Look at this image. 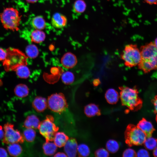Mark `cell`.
<instances>
[{
    "mask_svg": "<svg viewBox=\"0 0 157 157\" xmlns=\"http://www.w3.org/2000/svg\"><path fill=\"white\" fill-rule=\"evenodd\" d=\"M141 59L138 64V68L147 73L157 68V49L154 42H150L141 46L140 49Z\"/></svg>",
    "mask_w": 157,
    "mask_h": 157,
    "instance_id": "cell-1",
    "label": "cell"
},
{
    "mask_svg": "<svg viewBox=\"0 0 157 157\" xmlns=\"http://www.w3.org/2000/svg\"><path fill=\"white\" fill-rule=\"evenodd\" d=\"M119 88L122 105L134 111H137L142 108V101L138 96L139 92L136 87L131 88L123 86Z\"/></svg>",
    "mask_w": 157,
    "mask_h": 157,
    "instance_id": "cell-2",
    "label": "cell"
},
{
    "mask_svg": "<svg viewBox=\"0 0 157 157\" xmlns=\"http://www.w3.org/2000/svg\"><path fill=\"white\" fill-rule=\"evenodd\" d=\"M1 23L7 30L17 31L19 28L21 16L18 10L13 7L7 8L0 14Z\"/></svg>",
    "mask_w": 157,
    "mask_h": 157,
    "instance_id": "cell-3",
    "label": "cell"
},
{
    "mask_svg": "<svg viewBox=\"0 0 157 157\" xmlns=\"http://www.w3.org/2000/svg\"><path fill=\"white\" fill-rule=\"evenodd\" d=\"M121 57L125 65L130 67L138 65L141 59L140 50L135 44L126 45L121 53Z\"/></svg>",
    "mask_w": 157,
    "mask_h": 157,
    "instance_id": "cell-4",
    "label": "cell"
},
{
    "mask_svg": "<svg viewBox=\"0 0 157 157\" xmlns=\"http://www.w3.org/2000/svg\"><path fill=\"white\" fill-rule=\"evenodd\" d=\"M126 144L130 147L143 144L147 137L145 134L133 124L128 125L124 132Z\"/></svg>",
    "mask_w": 157,
    "mask_h": 157,
    "instance_id": "cell-5",
    "label": "cell"
},
{
    "mask_svg": "<svg viewBox=\"0 0 157 157\" xmlns=\"http://www.w3.org/2000/svg\"><path fill=\"white\" fill-rule=\"evenodd\" d=\"M54 121L52 116L47 115L40 124L38 129L40 134L45 138L46 142L53 141L55 135L58 130V127L54 123Z\"/></svg>",
    "mask_w": 157,
    "mask_h": 157,
    "instance_id": "cell-6",
    "label": "cell"
},
{
    "mask_svg": "<svg viewBox=\"0 0 157 157\" xmlns=\"http://www.w3.org/2000/svg\"><path fill=\"white\" fill-rule=\"evenodd\" d=\"M4 135L3 142L7 144L17 143H23L25 140L22 134L17 129L14 128V125L7 123L3 126Z\"/></svg>",
    "mask_w": 157,
    "mask_h": 157,
    "instance_id": "cell-7",
    "label": "cell"
},
{
    "mask_svg": "<svg viewBox=\"0 0 157 157\" xmlns=\"http://www.w3.org/2000/svg\"><path fill=\"white\" fill-rule=\"evenodd\" d=\"M48 107L52 111L60 113L65 111L68 104L65 97L61 93H56L48 97Z\"/></svg>",
    "mask_w": 157,
    "mask_h": 157,
    "instance_id": "cell-8",
    "label": "cell"
},
{
    "mask_svg": "<svg viewBox=\"0 0 157 157\" xmlns=\"http://www.w3.org/2000/svg\"><path fill=\"white\" fill-rule=\"evenodd\" d=\"M26 59L25 56L18 50H10L7 52L4 66L8 69H15L19 65L26 64Z\"/></svg>",
    "mask_w": 157,
    "mask_h": 157,
    "instance_id": "cell-9",
    "label": "cell"
},
{
    "mask_svg": "<svg viewBox=\"0 0 157 157\" xmlns=\"http://www.w3.org/2000/svg\"><path fill=\"white\" fill-rule=\"evenodd\" d=\"M78 144L76 140L74 138H69L64 146V151L68 157H74L77 153Z\"/></svg>",
    "mask_w": 157,
    "mask_h": 157,
    "instance_id": "cell-10",
    "label": "cell"
},
{
    "mask_svg": "<svg viewBox=\"0 0 157 157\" xmlns=\"http://www.w3.org/2000/svg\"><path fill=\"white\" fill-rule=\"evenodd\" d=\"M67 19L64 15L58 13H54L51 19L52 25L57 28H63L67 25Z\"/></svg>",
    "mask_w": 157,
    "mask_h": 157,
    "instance_id": "cell-11",
    "label": "cell"
},
{
    "mask_svg": "<svg viewBox=\"0 0 157 157\" xmlns=\"http://www.w3.org/2000/svg\"><path fill=\"white\" fill-rule=\"evenodd\" d=\"M145 134L147 138L151 137L155 130L151 123L143 118L138 123L136 126Z\"/></svg>",
    "mask_w": 157,
    "mask_h": 157,
    "instance_id": "cell-12",
    "label": "cell"
},
{
    "mask_svg": "<svg viewBox=\"0 0 157 157\" xmlns=\"http://www.w3.org/2000/svg\"><path fill=\"white\" fill-rule=\"evenodd\" d=\"M77 59L75 55L71 52L65 54L61 58V62L63 66L67 69L74 67L77 63Z\"/></svg>",
    "mask_w": 157,
    "mask_h": 157,
    "instance_id": "cell-13",
    "label": "cell"
},
{
    "mask_svg": "<svg viewBox=\"0 0 157 157\" xmlns=\"http://www.w3.org/2000/svg\"><path fill=\"white\" fill-rule=\"evenodd\" d=\"M40 122L36 116L31 115L26 117L24 122V126L26 128L38 129Z\"/></svg>",
    "mask_w": 157,
    "mask_h": 157,
    "instance_id": "cell-14",
    "label": "cell"
},
{
    "mask_svg": "<svg viewBox=\"0 0 157 157\" xmlns=\"http://www.w3.org/2000/svg\"><path fill=\"white\" fill-rule=\"evenodd\" d=\"M32 104L33 108L38 112H43L48 106L47 100L45 98L40 96L35 97Z\"/></svg>",
    "mask_w": 157,
    "mask_h": 157,
    "instance_id": "cell-15",
    "label": "cell"
},
{
    "mask_svg": "<svg viewBox=\"0 0 157 157\" xmlns=\"http://www.w3.org/2000/svg\"><path fill=\"white\" fill-rule=\"evenodd\" d=\"M84 113L88 117H92L95 116H100L101 114V110L99 106L94 104H90L84 107Z\"/></svg>",
    "mask_w": 157,
    "mask_h": 157,
    "instance_id": "cell-16",
    "label": "cell"
},
{
    "mask_svg": "<svg viewBox=\"0 0 157 157\" xmlns=\"http://www.w3.org/2000/svg\"><path fill=\"white\" fill-rule=\"evenodd\" d=\"M105 96L108 103L111 104H116L119 99L118 92L113 88H109L107 90L105 93Z\"/></svg>",
    "mask_w": 157,
    "mask_h": 157,
    "instance_id": "cell-17",
    "label": "cell"
},
{
    "mask_svg": "<svg viewBox=\"0 0 157 157\" xmlns=\"http://www.w3.org/2000/svg\"><path fill=\"white\" fill-rule=\"evenodd\" d=\"M8 145L7 150L10 156L15 157H18L22 154L23 149L19 143H15Z\"/></svg>",
    "mask_w": 157,
    "mask_h": 157,
    "instance_id": "cell-18",
    "label": "cell"
},
{
    "mask_svg": "<svg viewBox=\"0 0 157 157\" xmlns=\"http://www.w3.org/2000/svg\"><path fill=\"white\" fill-rule=\"evenodd\" d=\"M69 137L62 132H57L54 137L53 141L56 146L59 147H64Z\"/></svg>",
    "mask_w": 157,
    "mask_h": 157,
    "instance_id": "cell-19",
    "label": "cell"
},
{
    "mask_svg": "<svg viewBox=\"0 0 157 157\" xmlns=\"http://www.w3.org/2000/svg\"><path fill=\"white\" fill-rule=\"evenodd\" d=\"M31 38L32 42L39 43L44 40L46 35L44 32L41 30L35 29L31 32Z\"/></svg>",
    "mask_w": 157,
    "mask_h": 157,
    "instance_id": "cell-20",
    "label": "cell"
},
{
    "mask_svg": "<svg viewBox=\"0 0 157 157\" xmlns=\"http://www.w3.org/2000/svg\"><path fill=\"white\" fill-rule=\"evenodd\" d=\"M31 23L32 26L35 29L42 30L44 29L46 26L45 20L43 17L40 15L34 17Z\"/></svg>",
    "mask_w": 157,
    "mask_h": 157,
    "instance_id": "cell-21",
    "label": "cell"
},
{
    "mask_svg": "<svg viewBox=\"0 0 157 157\" xmlns=\"http://www.w3.org/2000/svg\"><path fill=\"white\" fill-rule=\"evenodd\" d=\"M14 70L16 71L17 75L21 78H27L30 74V70L26 64L19 65Z\"/></svg>",
    "mask_w": 157,
    "mask_h": 157,
    "instance_id": "cell-22",
    "label": "cell"
},
{
    "mask_svg": "<svg viewBox=\"0 0 157 157\" xmlns=\"http://www.w3.org/2000/svg\"><path fill=\"white\" fill-rule=\"evenodd\" d=\"M57 147L54 143L51 141L46 142L43 145L42 149L44 154L47 156H52L56 153Z\"/></svg>",
    "mask_w": 157,
    "mask_h": 157,
    "instance_id": "cell-23",
    "label": "cell"
},
{
    "mask_svg": "<svg viewBox=\"0 0 157 157\" xmlns=\"http://www.w3.org/2000/svg\"><path fill=\"white\" fill-rule=\"evenodd\" d=\"M14 93L17 97L23 98L28 96L29 93V90L26 85L20 84L17 85L15 88Z\"/></svg>",
    "mask_w": 157,
    "mask_h": 157,
    "instance_id": "cell-24",
    "label": "cell"
},
{
    "mask_svg": "<svg viewBox=\"0 0 157 157\" xmlns=\"http://www.w3.org/2000/svg\"><path fill=\"white\" fill-rule=\"evenodd\" d=\"M24 139L28 142H33L35 138L36 132L35 130L31 128H26L22 134Z\"/></svg>",
    "mask_w": 157,
    "mask_h": 157,
    "instance_id": "cell-25",
    "label": "cell"
},
{
    "mask_svg": "<svg viewBox=\"0 0 157 157\" xmlns=\"http://www.w3.org/2000/svg\"><path fill=\"white\" fill-rule=\"evenodd\" d=\"M25 51L28 56L32 58L37 57L39 53L38 48L34 44H31L27 46L26 48Z\"/></svg>",
    "mask_w": 157,
    "mask_h": 157,
    "instance_id": "cell-26",
    "label": "cell"
},
{
    "mask_svg": "<svg viewBox=\"0 0 157 157\" xmlns=\"http://www.w3.org/2000/svg\"><path fill=\"white\" fill-rule=\"evenodd\" d=\"M106 147L108 152L114 153L118 150L119 145L116 140L113 139H110L107 141L106 144Z\"/></svg>",
    "mask_w": 157,
    "mask_h": 157,
    "instance_id": "cell-27",
    "label": "cell"
},
{
    "mask_svg": "<svg viewBox=\"0 0 157 157\" xmlns=\"http://www.w3.org/2000/svg\"><path fill=\"white\" fill-rule=\"evenodd\" d=\"M77 153L79 157H87L90 153L88 146L85 144H81L78 145Z\"/></svg>",
    "mask_w": 157,
    "mask_h": 157,
    "instance_id": "cell-28",
    "label": "cell"
},
{
    "mask_svg": "<svg viewBox=\"0 0 157 157\" xmlns=\"http://www.w3.org/2000/svg\"><path fill=\"white\" fill-rule=\"evenodd\" d=\"M86 8V4L83 0H77L76 1L73 5V8L75 12L80 13H83Z\"/></svg>",
    "mask_w": 157,
    "mask_h": 157,
    "instance_id": "cell-29",
    "label": "cell"
},
{
    "mask_svg": "<svg viewBox=\"0 0 157 157\" xmlns=\"http://www.w3.org/2000/svg\"><path fill=\"white\" fill-rule=\"evenodd\" d=\"M143 144L145 147L147 149L154 150L157 147V139L151 137L147 138Z\"/></svg>",
    "mask_w": 157,
    "mask_h": 157,
    "instance_id": "cell-30",
    "label": "cell"
},
{
    "mask_svg": "<svg viewBox=\"0 0 157 157\" xmlns=\"http://www.w3.org/2000/svg\"><path fill=\"white\" fill-rule=\"evenodd\" d=\"M61 79L64 83L66 85H69L73 82L74 76L72 72L70 71H67L62 74Z\"/></svg>",
    "mask_w": 157,
    "mask_h": 157,
    "instance_id": "cell-31",
    "label": "cell"
},
{
    "mask_svg": "<svg viewBox=\"0 0 157 157\" xmlns=\"http://www.w3.org/2000/svg\"><path fill=\"white\" fill-rule=\"evenodd\" d=\"M94 155L97 157H107L109 155L108 151L103 148L97 149L94 152Z\"/></svg>",
    "mask_w": 157,
    "mask_h": 157,
    "instance_id": "cell-32",
    "label": "cell"
},
{
    "mask_svg": "<svg viewBox=\"0 0 157 157\" xmlns=\"http://www.w3.org/2000/svg\"><path fill=\"white\" fill-rule=\"evenodd\" d=\"M122 156L124 157H135L137 156L135 151L131 148H128L125 150L122 154Z\"/></svg>",
    "mask_w": 157,
    "mask_h": 157,
    "instance_id": "cell-33",
    "label": "cell"
},
{
    "mask_svg": "<svg viewBox=\"0 0 157 157\" xmlns=\"http://www.w3.org/2000/svg\"><path fill=\"white\" fill-rule=\"evenodd\" d=\"M137 157H149V154L148 151L144 149H141L137 152Z\"/></svg>",
    "mask_w": 157,
    "mask_h": 157,
    "instance_id": "cell-34",
    "label": "cell"
},
{
    "mask_svg": "<svg viewBox=\"0 0 157 157\" xmlns=\"http://www.w3.org/2000/svg\"><path fill=\"white\" fill-rule=\"evenodd\" d=\"M151 102L154 106V113L156 115V120L157 122V95L151 100Z\"/></svg>",
    "mask_w": 157,
    "mask_h": 157,
    "instance_id": "cell-35",
    "label": "cell"
},
{
    "mask_svg": "<svg viewBox=\"0 0 157 157\" xmlns=\"http://www.w3.org/2000/svg\"><path fill=\"white\" fill-rule=\"evenodd\" d=\"M7 56V52L0 48V60H5Z\"/></svg>",
    "mask_w": 157,
    "mask_h": 157,
    "instance_id": "cell-36",
    "label": "cell"
},
{
    "mask_svg": "<svg viewBox=\"0 0 157 157\" xmlns=\"http://www.w3.org/2000/svg\"><path fill=\"white\" fill-rule=\"evenodd\" d=\"M8 156L6 151L4 148L0 147V157H7Z\"/></svg>",
    "mask_w": 157,
    "mask_h": 157,
    "instance_id": "cell-37",
    "label": "cell"
},
{
    "mask_svg": "<svg viewBox=\"0 0 157 157\" xmlns=\"http://www.w3.org/2000/svg\"><path fill=\"white\" fill-rule=\"evenodd\" d=\"M145 2L150 5L156 4L157 3V0H143Z\"/></svg>",
    "mask_w": 157,
    "mask_h": 157,
    "instance_id": "cell-38",
    "label": "cell"
},
{
    "mask_svg": "<svg viewBox=\"0 0 157 157\" xmlns=\"http://www.w3.org/2000/svg\"><path fill=\"white\" fill-rule=\"evenodd\" d=\"M54 157H67L66 154L63 152H59L56 154Z\"/></svg>",
    "mask_w": 157,
    "mask_h": 157,
    "instance_id": "cell-39",
    "label": "cell"
},
{
    "mask_svg": "<svg viewBox=\"0 0 157 157\" xmlns=\"http://www.w3.org/2000/svg\"><path fill=\"white\" fill-rule=\"evenodd\" d=\"M100 81L99 79L98 78L95 79L93 81V83L94 86H97L100 84Z\"/></svg>",
    "mask_w": 157,
    "mask_h": 157,
    "instance_id": "cell-40",
    "label": "cell"
},
{
    "mask_svg": "<svg viewBox=\"0 0 157 157\" xmlns=\"http://www.w3.org/2000/svg\"><path fill=\"white\" fill-rule=\"evenodd\" d=\"M4 135V131L2 130V127L0 126V140L3 138Z\"/></svg>",
    "mask_w": 157,
    "mask_h": 157,
    "instance_id": "cell-41",
    "label": "cell"
},
{
    "mask_svg": "<svg viewBox=\"0 0 157 157\" xmlns=\"http://www.w3.org/2000/svg\"><path fill=\"white\" fill-rule=\"evenodd\" d=\"M153 154L154 156L157 157V147L154 149Z\"/></svg>",
    "mask_w": 157,
    "mask_h": 157,
    "instance_id": "cell-42",
    "label": "cell"
},
{
    "mask_svg": "<svg viewBox=\"0 0 157 157\" xmlns=\"http://www.w3.org/2000/svg\"><path fill=\"white\" fill-rule=\"evenodd\" d=\"M26 1L30 3H33L36 2L38 0H26Z\"/></svg>",
    "mask_w": 157,
    "mask_h": 157,
    "instance_id": "cell-43",
    "label": "cell"
},
{
    "mask_svg": "<svg viewBox=\"0 0 157 157\" xmlns=\"http://www.w3.org/2000/svg\"><path fill=\"white\" fill-rule=\"evenodd\" d=\"M154 43L156 48L157 49V38H156L155 40Z\"/></svg>",
    "mask_w": 157,
    "mask_h": 157,
    "instance_id": "cell-44",
    "label": "cell"
}]
</instances>
